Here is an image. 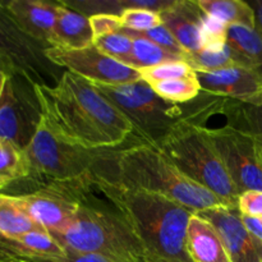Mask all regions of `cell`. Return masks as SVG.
Segmentation results:
<instances>
[{
	"label": "cell",
	"instance_id": "obj_20",
	"mask_svg": "<svg viewBox=\"0 0 262 262\" xmlns=\"http://www.w3.org/2000/svg\"><path fill=\"white\" fill-rule=\"evenodd\" d=\"M184 60L194 72H215L234 68V67H242L255 71L247 59L243 58L228 43L216 49H201L194 54H187Z\"/></svg>",
	"mask_w": 262,
	"mask_h": 262
},
{
	"label": "cell",
	"instance_id": "obj_42",
	"mask_svg": "<svg viewBox=\"0 0 262 262\" xmlns=\"http://www.w3.org/2000/svg\"><path fill=\"white\" fill-rule=\"evenodd\" d=\"M260 219H261V220H262V217H260Z\"/></svg>",
	"mask_w": 262,
	"mask_h": 262
},
{
	"label": "cell",
	"instance_id": "obj_8",
	"mask_svg": "<svg viewBox=\"0 0 262 262\" xmlns=\"http://www.w3.org/2000/svg\"><path fill=\"white\" fill-rule=\"evenodd\" d=\"M49 46L28 36L15 23L4 2H0V58L14 73L33 84L53 86L60 79V68L46 56Z\"/></svg>",
	"mask_w": 262,
	"mask_h": 262
},
{
	"label": "cell",
	"instance_id": "obj_41",
	"mask_svg": "<svg viewBox=\"0 0 262 262\" xmlns=\"http://www.w3.org/2000/svg\"><path fill=\"white\" fill-rule=\"evenodd\" d=\"M5 78H7V74H4L0 72V96H2L3 87H4V83H5Z\"/></svg>",
	"mask_w": 262,
	"mask_h": 262
},
{
	"label": "cell",
	"instance_id": "obj_40",
	"mask_svg": "<svg viewBox=\"0 0 262 262\" xmlns=\"http://www.w3.org/2000/svg\"><path fill=\"white\" fill-rule=\"evenodd\" d=\"M8 241H9V239H7V238L3 237V235L0 234V248H8V250H10ZM10 251H12V250H10Z\"/></svg>",
	"mask_w": 262,
	"mask_h": 262
},
{
	"label": "cell",
	"instance_id": "obj_4",
	"mask_svg": "<svg viewBox=\"0 0 262 262\" xmlns=\"http://www.w3.org/2000/svg\"><path fill=\"white\" fill-rule=\"evenodd\" d=\"M115 174L125 188L168 197L194 212L229 206L209 189L187 178L154 145L136 143L115 151Z\"/></svg>",
	"mask_w": 262,
	"mask_h": 262
},
{
	"label": "cell",
	"instance_id": "obj_12",
	"mask_svg": "<svg viewBox=\"0 0 262 262\" xmlns=\"http://www.w3.org/2000/svg\"><path fill=\"white\" fill-rule=\"evenodd\" d=\"M46 56L51 63L91 83L125 84L141 79L140 72L102 54L94 45L79 50L49 48Z\"/></svg>",
	"mask_w": 262,
	"mask_h": 262
},
{
	"label": "cell",
	"instance_id": "obj_24",
	"mask_svg": "<svg viewBox=\"0 0 262 262\" xmlns=\"http://www.w3.org/2000/svg\"><path fill=\"white\" fill-rule=\"evenodd\" d=\"M227 43L248 60L262 76V33L257 28L229 26Z\"/></svg>",
	"mask_w": 262,
	"mask_h": 262
},
{
	"label": "cell",
	"instance_id": "obj_33",
	"mask_svg": "<svg viewBox=\"0 0 262 262\" xmlns=\"http://www.w3.org/2000/svg\"><path fill=\"white\" fill-rule=\"evenodd\" d=\"M94 37L110 35L122 30L120 15L114 14H95L90 17Z\"/></svg>",
	"mask_w": 262,
	"mask_h": 262
},
{
	"label": "cell",
	"instance_id": "obj_6",
	"mask_svg": "<svg viewBox=\"0 0 262 262\" xmlns=\"http://www.w3.org/2000/svg\"><path fill=\"white\" fill-rule=\"evenodd\" d=\"M156 147L191 181L238 207L239 192L230 179L206 125L182 122Z\"/></svg>",
	"mask_w": 262,
	"mask_h": 262
},
{
	"label": "cell",
	"instance_id": "obj_9",
	"mask_svg": "<svg viewBox=\"0 0 262 262\" xmlns=\"http://www.w3.org/2000/svg\"><path fill=\"white\" fill-rule=\"evenodd\" d=\"M41 120L35 84L22 74H8L0 96V140L25 150Z\"/></svg>",
	"mask_w": 262,
	"mask_h": 262
},
{
	"label": "cell",
	"instance_id": "obj_28",
	"mask_svg": "<svg viewBox=\"0 0 262 262\" xmlns=\"http://www.w3.org/2000/svg\"><path fill=\"white\" fill-rule=\"evenodd\" d=\"M129 37L133 40L132 55L135 60V69L137 71L169 63V61L184 60L181 56L169 53L168 50L160 48L147 38L138 37V36H129Z\"/></svg>",
	"mask_w": 262,
	"mask_h": 262
},
{
	"label": "cell",
	"instance_id": "obj_5",
	"mask_svg": "<svg viewBox=\"0 0 262 262\" xmlns=\"http://www.w3.org/2000/svg\"><path fill=\"white\" fill-rule=\"evenodd\" d=\"M92 84L132 124L138 143L155 146L179 123L204 122L205 104L200 96L178 105L161 99L142 79L125 84Z\"/></svg>",
	"mask_w": 262,
	"mask_h": 262
},
{
	"label": "cell",
	"instance_id": "obj_21",
	"mask_svg": "<svg viewBox=\"0 0 262 262\" xmlns=\"http://www.w3.org/2000/svg\"><path fill=\"white\" fill-rule=\"evenodd\" d=\"M220 114H224L229 127L248 133L255 138L262 151V102L261 104H245L225 99Z\"/></svg>",
	"mask_w": 262,
	"mask_h": 262
},
{
	"label": "cell",
	"instance_id": "obj_7",
	"mask_svg": "<svg viewBox=\"0 0 262 262\" xmlns=\"http://www.w3.org/2000/svg\"><path fill=\"white\" fill-rule=\"evenodd\" d=\"M25 154L28 164L26 179L42 186L89 178L109 169L114 159V150H86L64 142L42 120Z\"/></svg>",
	"mask_w": 262,
	"mask_h": 262
},
{
	"label": "cell",
	"instance_id": "obj_22",
	"mask_svg": "<svg viewBox=\"0 0 262 262\" xmlns=\"http://www.w3.org/2000/svg\"><path fill=\"white\" fill-rule=\"evenodd\" d=\"M45 230L19 206L13 194L0 193V234L14 241L27 233Z\"/></svg>",
	"mask_w": 262,
	"mask_h": 262
},
{
	"label": "cell",
	"instance_id": "obj_32",
	"mask_svg": "<svg viewBox=\"0 0 262 262\" xmlns=\"http://www.w3.org/2000/svg\"><path fill=\"white\" fill-rule=\"evenodd\" d=\"M228 28L229 26L205 13L201 27V49H216L224 46L227 43Z\"/></svg>",
	"mask_w": 262,
	"mask_h": 262
},
{
	"label": "cell",
	"instance_id": "obj_15",
	"mask_svg": "<svg viewBox=\"0 0 262 262\" xmlns=\"http://www.w3.org/2000/svg\"><path fill=\"white\" fill-rule=\"evenodd\" d=\"M4 4L15 23L28 36L50 48V41L61 2L10 0L4 2Z\"/></svg>",
	"mask_w": 262,
	"mask_h": 262
},
{
	"label": "cell",
	"instance_id": "obj_2",
	"mask_svg": "<svg viewBox=\"0 0 262 262\" xmlns=\"http://www.w3.org/2000/svg\"><path fill=\"white\" fill-rule=\"evenodd\" d=\"M105 187L147 255L166 262H192L187 229L196 212L168 197L125 188L117 178H107Z\"/></svg>",
	"mask_w": 262,
	"mask_h": 262
},
{
	"label": "cell",
	"instance_id": "obj_30",
	"mask_svg": "<svg viewBox=\"0 0 262 262\" xmlns=\"http://www.w3.org/2000/svg\"><path fill=\"white\" fill-rule=\"evenodd\" d=\"M138 72H140L141 79L148 84L194 76V71L186 60L169 61V63L159 64L150 68L140 69Z\"/></svg>",
	"mask_w": 262,
	"mask_h": 262
},
{
	"label": "cell",
	"instance_id": "obj_10",
	"mask_svg": "<svg viewBox=\"0 0 262 262\" xmlns=\"http://www.w3.org/2000/svg\"><path fill=\"white\" fill-rule=\"evenodd\" d=\"M207 130L239 194L262 191V151L255 138L229 125Z\"/></svg>",
	"mask_w": 262,
	"mask_h": 262
},
{
	"label": "cell",
	"instance_id": "obj_43",
	"mask_svg": "<svg viewBox=\"0 0 262 262\" xmlns=\"http://www.w3.org/2000/svg\"><path fill=\"white\" fill-rule=\"evenodd\" d=\"M48 262H49V261H48Z\"/></svg>",
	"mask_w": 262,
	"mask_h": 262
},
{
	"label": "cell",
	"instance_id": "obj_31",
	"mask_svg": "<svg viewBox=\"0 0 262 262\" xmlns=\"http://www.w3.org/2000/svg\"><path fill=\"white\" fill-rule=\"evenodd\" d=\"M120 32H123L127 36H138V37L147 38V40L152 41L156 45H159L160 48L165 49L169 53L174 54V55H178L181 58L184 59V55H186V51L182 49V46L179 45L178 41L176 40L173 35L169 32L168 28L165 26H159V27L152 28V30L145 31V32H136V31L125 30V28H122Z\"/></svg>",
	"mask_w": 262,
	"mask_h": 262
},
{
	"label": "cell",
	"instance_id": "obj_38",
	"mask_svg": "<svg viewBox=\"0 0 262 262\" xmlns=\"http://www.w3.org/2000/svg\"><path fill=\"white\" fill-rule=\"evenodd\" d=\"M0 72H2V73H4V74H12V73H14V72L12 71V69H10V67L8 66L7 63H5L4 60H3L2 58H0Z\"/></svg>",
	"mask_w": 262,
	"mask_h": 262
},
{
	"label": "cell",
	"instance_id": "obj_17",
	"mask_svg": "<svg viewBox=\"0 0 262 262\" xmlns=\"http://www.w3.org/2000/svg\"><path fill=\"white\" fill-rule=\"evenodd\" d=\"M94 38L90 18L67 7L61 2L50 48L79 50L94 45Z\"/></svg>",
	"mask_w": 262,
	"mask_h": 262
},
{
	"label": "cell",
	"instance_id": "obj_39",
	"mask_svg": "<svg viewBox=\"0 0 262 262\" xmlns=\"http://www.w3.org/2000/svg\"><path fill=\"white\" fill-rule=\"evenodd\" d=\"M140 262H166L164 260H160V258H156V257H152V256L150 255H146L145 257L142 258Z\"/></svg>",
	"mask_w": 262,
	"mask_h": 262
},
{
	"label": "cell",
	"instance_id": "obj_23",
	"mask_svg": "<svg viewBox=\"0 0 262 262\" xmlns=\"http://www.w3.org/2000/svg\"><path fill=\"white\" fill-rule=\"evenodd\" d=\"M199 7L210 17L228 26L256 28V17L250 3L242 0H199Z\"/></svg>",
	"mask_w": 262,
	"mask_h": 262
},
{
	"label": "cell",
	"instance_id": "obj_3",
	"mask_svg": "<svg viewBox=\"0 0 262 262\" xmlns=\"http://www.w3.org/2000/svg\"><path fill=\"white\" fill-rule=\"evenodd\" d=\"M51 235L64 248L113 262H140L147 255L106 191L89 193L71 227Z\"/></svg>",
	"mask_w": 262,
	"mask_h": 262
},
{
	"label": "cell",
	"instance_id": "obj_29",
	"mask_svg": "<svg viewBox=\"0 0 262 262\" xmlns=\"http://www.w3.org/2000/svg\"><path fill=\"white\" fill-rule=\"evenodd\" d=\"M94 46L105 55L115 59L124 66L135 68V60H133L132 55L133 40L120 31L110 33V35L95 37Z\"/></svg>",
	"mask_w": 262,
	"mask_h": 262
},
{
	"label": "cell",
	"instance_id": "obj_19",
	"mask_svg": "<svg viewBox=\"0 0 262 262\" xmlns=\"http://www.w3.org/2000/svg\"><path fill=\"white\" fill-rule=\"evenodd\" d=\"M10 250L18 256L35 261H55L66 255L63 246L46 230L27 233L14 241H8Z\"/></svg>",
	"mask_w": 262,
	"mask_h": 262
},
{
	"label": "cell",
	"instance_id": "obj_14",
	"mask_svg": "<svg viewBox=\"0 0 262 262\" xmlns=\"http://www.w3.org/2000/svg\"><path fill=\"white\" fill-rule=\"evenodd\" d=\"M201 92L245 104L262 102V76L242 67L215 72H194Z\"/></svg>",
	"mask_w": 262,
	"mask_h": 262
},
{
	"label": "cell",
	"instance_id": "obj_34",
	"mask_svg": "<svg viewBox=\"0 0 262 262\" xmlns=\"http://www.w3.org/2000/svg\"><path fill=\"white\" fill-rule=\"evenodd\" d=\"M238 210L243 216L262 217V191L241 193L238 197Z\"/></svg>",
	"mask_w": 262,
	"mask_h": 262
},
{
	"label": "cell",
	"instance_id": "obj_11",
	"mask_svg": "<svg viewBox=\"0 0 262 262\" xmlns=\"http://www.w3.org/2000/svg\"><path fill=\"white\" fill-rule=\"evenodd\" d=\"M13 196L31 219L50 234L68 229L81 206L72 182L48 183L33 192Z\"/></svg>",
	"mask_w": 262,
	"mask_h": 262
},
{
	"label": "cell",
	"instance_id": "obj_13",
	"mask_svg": "<svg viewBox=\"0 0 262 262\" xmlns=\"http://www.w3.org/2000/svg\"><path fill=\"white\" fill-rule=\"evenodd\" d=\"M197 214L215 228L232 262H262V243L248 232L238 207L223 205Z\"/></svg>",
	"mask_w": 262,
	"mask_h": 262
},
{
	"label": "cell",
	"instance_id": "obj_1",
	"mask_svg": "<svg viewBox=\"0 0 262 262\" xmlns=\"http://www.w3.org/2000/svg\"><path fill=\"white\" fill-rule=\"evenodd\" d=\"M42 122L64 142L86 150H112L135 138L132 124L91 82L63 72L54 86L35 84Z\"/></svg>",
	"mask_w": 262,
	"mask_h": 262
},
{
	"label": "cell",
	"instance_id": "obj_26",
	"mask_svg": "<svg viewBox=\"0 0 262 262\" xmlns=\"http://www.w3.org/2000/svg\"><path fill=\"white\" fill-rule=\"evenodd\" d=\"M28 177L25 150L0 140V191Z\"/></svg>",
	"mask_w": 262,
	"mask_h": 262
},
{
	"label": "cell",
	"instance_id": "obj_27",
	"mask_svg": "<svg viewBox=\"0 0 262 262\" xmlns=\"http://www.w3.org/2000/svg\"><path fill=\"white\" fill-rule=\"evenodd\" d=\"M150 86L161 99L178 105L193 101L201 94V86H200L196 73L194 76L187 77V78L156 82Z\"/></svg>",
	"mask_w": 262,
	"mask_h": 262
},
{
	"label": "cell",
	"instance_id": "obj_18",
	"mask_svg": "<svg viewBox=\"0 0 262 262\" xmlns=\"http://www.w3.org/2000/svg\"><path fill=\"white\" fill-rule=\"evenodd\" d=\"M187 252L192 262H232L215 228L197 212L188 223Z\"/></svg>",
	"mask_w": 262,
	"mask_h": 262
},
{
	"label": "cell",
	"instance_id": "obj_16",
	"mask_svg": "<svg viewBox=\"0 0 262 262\" xmlns=\"http://www.w3.org/2000/svg\"><path fill=\"white\" fill-rule=\"evenodd\" d=\"M160 17L163 26L176 37L186 55L201 50V27L205 13L197 2L174 0L169 7L160 10Z\"/></svg>",
	"mask_w": 262,
	"mask_h": 262
},
{
	"label": "cell",
	"instance_id": "obj_35",
	"mask_svg": "<svg viewBox=\"0 0 262 262\" xmlns=\"http://www.w3.org/2000/svg\"><path fill=\"white\" fill-rule=\"evenodd\" d=\"M64 250H66V255L63 257L51 262H113L107 260V258L102 257V256L94 255V253L76 252V251L69 250V248H64Z\"/></svg>",
	"mask_w": 262,
	"mask_h": 262
},
{
	"label": "cell",
	"instance_id": "obj_37",
	"mask_svg": "<svg viewBox=\"0 0 262 262\" xmlns=\"http://www.w3.org/2000/svg\"><path fill=\"white\" fill-rule=\"evenodd\" d=\"M256 17V28L262 33V0H253L250 2Z\"/></svg>",
	"mask_w": 262,
	"mask_h": 262
},
{
	"label": "cell",
	"instance_id": "obj_36",
	"mask_svg": "<svg viewBox=\"0 0 262 262\" xmlns=\"http://www.w3.org/2000/svg\"><path fill=\"white\" fill-rule=\"evenodd\" d=\"M242 219L248 232L262 243V220L260 217H250L242 215Z\"/></svg>",
	"mask_w": 262,
	"mask_h": 262
},
{
	"label": "cell",
	"instance_id": "obj_25",
	"mask_svg": "<svg viewBox=\"0 0 262 262\" xmlns=\"http://www.w3.org/2000/svg\"><path fill=\"white\" fill-rule=\"evenodd\" d=\"M174 0H145L142 5L128 8L120 14L122 28L145 32L163 25L160 10L173 3Z\"/></svg>",
	"mask_w": 262,
	"mask_h": 262
}]
</instances>
